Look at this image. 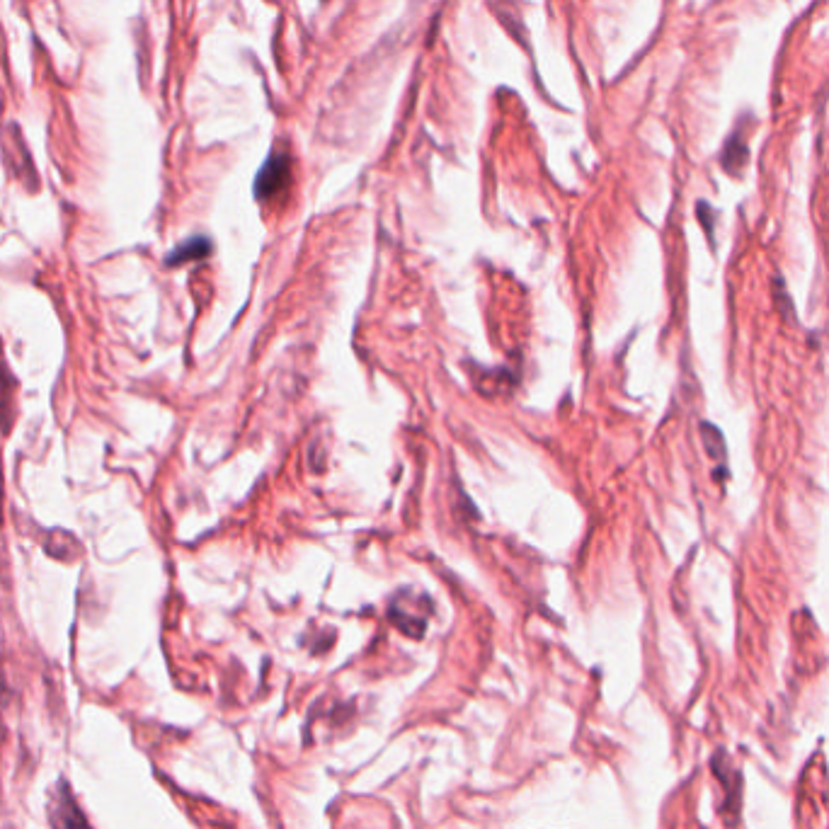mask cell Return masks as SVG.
<instances>
[{
  "mask_svg": "<svg viewBox=\"0 0 829 829\" xmlns=\"http://www.w3.org/2000/svg\"><path fill=\"white\" fill-rule=\"evenodd\" d=\"M0 524H3V466H0Z\"/></svg>",
  "mask_w": 829,
  "mask_h": 829,
  "instance_id": "8",
  "label": "cell"
},
{
  "mask_svg": "<svg viewBox=\"0 0 829 829\" xmlns=\"http://www.w3.org/2000/svg\"><path fill=\"white\" fill-rule=\"evenodd\" d=\"M720 163H723L725 173L737 175V177L742 175V170H745L747 163H750V146H747L745 131H742L740 127H737L733 134H730V139L725 141Z\"/></svg>",
  "mask_w": 829,
  "mask_h": 829,
  "instance_id": "3",
  "label": "cell"
},
{
  "mask_svg": "<svg viewBox=\"0 0 829 829\" xmlns=\"http://www.w3.org/2000/svg\"><path fill=\"white\" fill-rule=\"evenodd\" d=\"M713 774H716V779L723 783V788H725V805H723V810H725V820H728V817H733L735 815V820H737V815H740V793H742V788H740V771L735 769L733 764L728 762V759H725V754L720 752V754H716V757H713Z\"/></svg>",
  "mask_w": 829,
  "mask_h": 829,
  "instance_id": "2",
  "label": "cell"
},
{
  "mask_svg": "<svg viewBox=\"0 0 829 829\" xmlns=\"http://www.w3.org/2000/svg\"><path fill=\"white\" fill-rule=\"evenodd\" d=\"M289 182V158L284 153H274V156L267 158V163L262 165L260 173L255 177V197L257 199H270L282 190Z\"/></svg>",
  "mask_w": 829,
  "mask_h": 829,
  "instance_id": "1",
  "label": "cell"
},
{
  "mask_svg": "<svg viewBox=\"0 0 829 829\" xmlns=\"http://www.w3.org/2000/svg\"><path fill=\"white\" fill-rule=\"evenodd\" d=\"M64 822H66V829H90L88 820H85L83 813L78 810V805L73 803L68 796H66V805H64Z\"/></svg>",
  "mask_w": 829,
  "mask_h": 829,
  "instance_id": "7",
  "label": "cell"
},
{
  "mask_svg": "<svg viewBox=\"0 0 829 829\" xmlns=\"http://www.w3.org/2000/svg\"><path fill=\"white\" fill-rule=\"evenodd\" d=\"M701 432H703V444H706V449H708V456H711V459H718L720 463H725V439L718 427L701 425Z\"/></svg>",
  "mask_w": 829,
  "mask_h": 829,
  "instance_id": "6",
  "label": "cell"
},
{
  "mask_svg": "<svg viewBox=\"0 0 829 829\" xmlns=\"http://www.w3.org/2000/svg\"><path fill=\"white\" fill-rule=\"evenodd\" d=\"M209 253H211V245L207 238H190L168 255V265H182V262L202 260V257H207Z\"/></svg>",
  "mask_w": 829,
  "mask_h": 829,
  "instance_id": "5",
  "label": "cell"
},
{
  "mask_svg": "<svg viewBox=\"0 0 829 829\" xmlns=\"http://www.w3.org/2000/svg\"><path fill=\"white\" fill-rule=\"evenodd\" d=\"M15 388L17 383L10 374L8 362H5L3 345H0V425H3V432H8L13 427V415H15Z\"/></svg>",
  "mask_w": 829,
  "mask_h": 829,
  "instance_id": "4",
  "label": "cell"
}]
</instances>
